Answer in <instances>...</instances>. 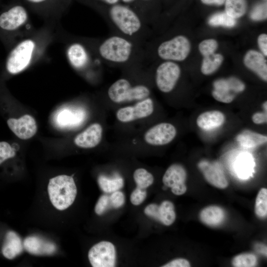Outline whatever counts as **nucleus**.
<instances>
[{
    "instance_id": "obj_1",
    "label": "nucleus",
    "mask_w": 267,
    "mask_h": 267,
    "mask_svg": "<svg viewBox=\"0 0 267 267\" xmlns=\"http://www.w3.org/2000/svg\"><path fill=\"white\" fill-rule=\"evenodd\" d=\"M38 38H26L14 43L10 48L4 61V69L10 75L17 74L35 61L40 49Z\"/></svg>"
},
{
    "instance_id": "obj_2",
    "label": "nucleus",
    "mask_w": 267,
    "mask_h": 267,
    "mask_svg": "<svg viewBox=\"0 0 267 267\" xmlns=\"http://www.w3.org/2000/svg\"><path fill=\"white\" fill-rule=\"evenodd\" d=\"M28 19V10L21 0L0 12V40L6 49L14 44L18 31Z\"/></svg>"
},
{
    "instance_id": "obj_3",
    "label": "nucleus",
    "mask_w": 267,
    "mask_h": 267,
    "mask_svg": "<svg viewBox=\"0 0 267 267\" xmlns=\"http://www.w3.org/2000/svg\"><path fill=\"white\" fill-rule=\"evenodd\" d=\"M47 191L52 205L56 209L62 211L73 203L77 189L73 178L62 175L49 179Z\"/></svg>"
},
{
    "instance_id": "obj_4",
    "label": "nucleus",
    "mask_w": 267,
    "mask_h": 267,
    "mask_svg": "<svg viewBox=\"0 0 267 267\" xmlns=\"http://www.w3.org/2000/svg\"><path fill=\"white\" fill-rule=\"evenodd\" d=\"M107 93L111 101L119 103L144 99L148 97L150 92L145 86L132 87L128 80L120 79L110 86Z\"/></svg>"
},
{
    "instance_id": "obj_5",
    "label": "nucleus",
    "mask_w": 267,
    "mask_h": 267,
    "mask_svg": "<svg viewBox=\"0 0 267 267\" xmlns=\"http://www.w3.org/2000/svg\"><path fill=\"white\" fill-rule=\"evenodd\" d=\"M108 13L111 20L124 34L132 36L141 28V20L129 6L117 3L109 5Z\"/></svg>"
},
{
    "instance_id": "obj_6",
    "label": "nucleus",
    "mask_w": 267,
    "mask_h": 267,
    "mask_svg": "<svg viewBox=\"0 0 267 267\" xmlns=\"http://www.w3.org/2000/svg\"><path fill=\"white\" fill-rule=\"evenodd\" d=\"M132 47V44L128 40L114 36L108 38L100 45L98 52L100 55L107 61L124 63L129 59Z\"/></svg>"
},
{
    "instance_id": "obj_7",
    "label": "nucleus",
    "mask_w": 267,
    "mask_h": 267,
    "mask_svg": "<svg viewBox=\"0 0 267 267\" xmlns=\"http://www.w3.org/2000/svg\"><path fill=\"white\" fill-rule=\"evenodd\" d=\"M190 44L184 36H178L163 42L157 50L159 56L169 61H182L189 53Z\"/></svg>"
},
{
    "instance_id": "obj_8",
    "label": "nucleus",
    "mask_w": 267,
    "mask_h": 267,
    "mask_svg": "<svg viewBox=\"0 0 267 267\" xmlns=\"http://www.w3.org/2000/svg\"><path fill=\"white\" fill-rule=\"evenodd\" d=\"M213 97L219 102L229 103L234 99L236 93L243 91L245 84L235 77L217 80L213 83Z\"/></svg>"
},
{
    "instance_id": "obj_9",
    "label": "nucleus",
    "mask_w": 267,
    "mask_h": 267,
    "mask_svg": "<svg viewBox=\"0 0 267 267\" xmlns=\"http://www.w3.org/2000/svg\"><path fill=\"white\" fill-rule=\"evenodd\" d=\"M116 250L114 245L108 241H101L89 250L88 258L93 267H113L116 263Z\"/></svg>"
},
{
    "instance_id": "obj_10",
    "label": "nucleus",
    "mask_w": 267,
    "mask_h": 267,
    "mask_svg": "<svg viewBox=\"0 0 267 267\" xmlns=\"http://www.w3.org/2000/svg\"><path fill=\"white\" fill-rule=\"evenodd\" d=\"M180 75V69L176 63L168 61L161 64L156 71L155 81L159 89L168 93L175 88Z\"/></svg>"
},
{
    "instance_id": "obj_11",
    "label": "nucleus",
    "mask_w": 267,
    "mask_h": 267,
    "mask_svg": "<svg viewBox=\"0 0 267 267\" xmlns=\"http://www.w3.org/2000/svg\"><path fill=\"white\" fill-rule=\"evenodd\" d=\"M71 0H21L33 11L46 17L60 16L66 9Z\"/></svg>"
},
{
    "instance_id": "obj_12",
    "label": "nucleus",
    "mask_w": 267,
    "mask_h": 267,
    "mask_svg": "<svg viewBox=\"0 0 267 267\" xmlns=\"http://www.w3.org/2000/svg\"><path fill=\"white\" fill-rule=\"evenodd\" d=\"M154 111V103L152 99L147 97L133 106H127L118 109L117 119L120 122H130L149 116Z\"/></svg>"
},
{
    "instance_id": "obj_13",
    "label": "nucleus",
    "mask_w": 267,
    "mask_h": 267,
    "mask_svg": "<svg viewBox=\"0 0 267 267\" xmlns=\"http://www.w3.org/2000/svg\"><path fill=\"white\" fill-rule=\"evenodd\" d=\"M186 172L184 168L179 164H174L165 172L162 181L165 186L171 188L173 194L181 195L186 191Z\"/></svg>"
},
{
    "instance_id": "obj_14",
    "label": "nucleus",
    "mask_w": 267,
    "mask_h": 267,
    "mask_svg": "<svg viewBox=\"0 0 267 267\" xmlns=\"http://www.w3.org/2000/svg\"><path fill=\"white\" fill-rule=\"evenodd\" d=\"M176 134L177 130L173 125L161 123L148 130L144 134V139L149 144L160 146L171 142Z\"/></svg>"
},
{
    "instance_id": "obj_15",
    "label": "nucleus",
    "mask_w": 267,
    "mask_h": 267,
    "mask_svg": "<svg viewBox=\"0 0 267 267\" xmlns=\"http://www.w3.org/2000/svg\"><path fill=\"white\" fill-rule=\"evenodd\" d=\"M198 168L206 181L212 185L220 189L228 186V182L225 174L218 163L202 160L198 163Z\"/></svg>"
},
{
    "instance_id": "obj_16",
    "label": "nucleus",
    "mask_w": 267,
    "mask_h": 267,
    "mask_svg": "<svg viewBox=\"0 0 267 267\" xmlns=\"http://www.w3.org/2000/svg\"><path fill=\"white\" fill-rule=\"evenodd\" d=\"M144 212L147 216L167 226L173 224L176 219L174 205L168 200L163 201L160 205L150 204L145 207Z\"/></svg>"
},
{
    "instance_id": "obj_17",
    "label": "nucleus",
    "mask_w": 267,
    "mask_h": 267,
    "mask_svg": "<svg viewBox=\"0 0 267 267\" xmlns=\"http://www.w3.org/2000/svg\"><path fill=\"white\" fill-rule=\"evenodd\" d=\"M7 124L11 131L21 139H28L37 132L36 122L30 115H24L19 119H9Z\"/></svg>"
},
{
    "instance_id": "obj_18",
    "label": "nucleus",
    "mask_w": 267,
    "mask_h": 267,
    "mask_svg": "<svg viewBox=\"0 0 267 267\" xmlns=\"http://www.w3.org/2000/svg\"><path fill=\"white\" fill-rule=\"evenodd\" d=\"M102 136V128L100 124L94 123L78 134L74 142L78 147L90 148L96 146L100 142Z\"/></svg>"
},
{
    "instance_id": "obj_19",
    "label": "nucleus",
    "mask_w": 267,
    "mask_h": 267,
    "mask_svg": "<svg viewBox=\"0 0 267 267\" xmlns=\"http://www.w3.org/2000/svg\"><path fill=\"white\" fill-rule=\"evenodd\" d=\"M23 247L28 252L35 255H51L56 249L54 243L36 236L26 238Z\"/></svg>"
},
{
    "instance_id": "obj_20",
    "label": "nucleus",
    "mask_w": 267,
    "mask_h": 267,
    "mask_svg": "<svg viewBox=\"0 0 267 267\" xmlns=\"http://www.w3.org/2000/svg\"><path fill=\"white\" fill-rule=\"evenodd\" d=\"M245 66L256 73L264 81L267 80V61L263 54L255 50H250L244 57Z\"/></svg>"
},
{
    "instance_id": "obj_21",
    "label": "nucleus",
    "mask_w": 267,
    "mask_h": 267,
    "mask_svg": "<svg viewBox=\"0 0 267 267\" xmlns=\"http://www.w3.org/2000/svg\"><path fill=\"white\" fill-rule=\"evenodd\" d=\"M23 249L20 236L14 231H8L1 248L3 256L9 260L13 259L22 253Z\"/></svg>"
},
{
    "instance_id": "obj_22",
    "label": "nucleus",
    "mask_w": 267,
    "mask_h": 267,
    "mask_svg": "<svg viewBox=\"0 0 267 267\" xmlns=\"http://www.w3.org/2000/svg\"><path fill=\"white\" fill-rule=\"evenodd\" d=\"M224 114L218 110L204 112L197 118L196 124L198 127L204 130H211L222 126L224 123Z\"/></svg>"
},
{
    "instance_id": "obj_23",
    "label": "nucleus",
    "mask_w": 267,
    "mask_h": 267,
    "mask_svg": "<svg viewBox=\"0 0 267 267\" xmlns=\"http://www.w3.org/2000/svg\"><path fill=\"white\" fill-rule=\"evenodd\" d=\"M67 55L71 65L76 69H81L87 64L88 54L84 46L75 43L71 44L67 50Z\"/></svg>"
},
{
    "instance_id": "obj_24",
    "label": "nucleus",
    "mask_w": 267,
    "mask_h": 267,
    "mask_svg": "<svg viewBox=\"0 0 267 267\" xmlns=\"http://www.w3.org/2000/svg\"><path fill=\"white\" fill-rule=\"evenodd\" d=\"M225 218V213L223 209L215 205L204 208L200 213L201 222L209 226L219 225L223 222Z\"/></svg>"
},
{
    "instance_id": "obj_25",
    "label": "nucleus",
    "mask_w": 267,
    "mask_h": 267,
    "mask_svg": "<svg viewBox=\"0 0 267 267\" xmlns=\"http://www.w3.org/2000/svg\"><path fill=\"white\" fill-rule=\"evenodd\" d=\"M236 140L241 146L252 148L266 143L267 137L266 135L247 130L239 134L236 137Z\"/></svg>"
},
{
    "instance_id": "obj_26",
    "label": "nucleus",
    "mask_w": 267,
    "mask_h": 267,
    "mask_svg": "<svg viewBox=\"0 0 267 267\" xmlns=\"http://www.w3.org/2000/svg\"><path fill=\"white\" fill-rule=\"evenodd\" d=\"M98 184L100 189L106 193H111L119 190L124 186V179L119 175L111 177L99 175L97 178Z\"/></svg>"
},
{
    "instance_id": "obj_27",
    "label": "nucleus",
    "mask_w": 267,
    "mask_h": 267,
    "mask_svg": "<svg viewBox=\"0 0 267 267\" xmlns=\"http://www.w3.org/2000/svg\"><path fill=\"white\" fill-rule=\"evenodd\" d=\"M203 57L201 71L205 75H209L215 72L223 61V56L221 54L214 53Z\"/></svg>"
},
{
    "instance_id": "obj_28",
    "label": "nucleus",
    "mask_w": 267,
    "mask_h": 267,
    "mask_svg": "<svg viewBox=\"0 0 267 267\" xmlns=\"http://www.w3.org/2000/svg\"><path fill=\"white\" fill-rule=\"evenodd\" d=\"M225 12L236 19L242 16L246 12V0H225Z\"/></svg>"
},
{
    "instance_id": "obj_29",
    "label": "nucleus",
    "mask_w": 267,
    "mask_h": 267,
    "mask_svg": "<svg viewBox=\"0 0 267 267\" xmlns=\"http://www.w3.org/2000/svg\"><path fill=\"white\" fill-rule=\"evenodd\" d=\"M133 177L137 187L142 189L148 187L154 181L153 175L143 168L135 170L134 173Z\"/></svg>"
},
{
    "instance_id": "obj_30",
    "label": "nucleus",
    "mask_w": 267,
    "mask_h": 267,
    "mask_svg": "<svg viewBox=\"0 0 267 267\" xmlns=\"http://www.w3.org/2000/svg\"><path fill=\"white\" fill-rule=\"evenodd\" d=\"M255 212L256 216L261 219L265 218L267 215V189L261 188L256 197Z\"/></svg>"
},
{
    "instance_id": "obj_31",
    "label": "nucleus",
    "mask_w": 267,
    "mask_h": 267,
    "mask_svg": "<svg viewBox=\"0 0 267 267\" xmlns=\"http://www.w3.org/2000/svg\"><path fill=\"white\" fill-rule=\"evenodd\" d=\"M209 24L212 26L232 27L236 24L235 19L228 15L225 12H219L212 15L209 19Z\"/></svg>"
},
{
    "instance_id": "obj_32",
    "label": "nucleus",
    "mask_w": 267,
    "mask_h": 267,
    "mask_svg": "<svg viewBox=\"0 0 267 267\" xmlns=\"http://www.w3.org/2000/svg\"><path fill=\"white\" fill-rule=\"evenodd\" d=\"M232 264L235 267H253L257 264V258L252 253L241 254L233 258Z\"/></svg>"
},
{
    "instance_id": "obj_33",
    "label": "nucleus",
    "mask_w": 267,
    "mask_h": 267,
    "mask_svg": "<svg viewBox=\"0 0 267 267\" xmlns=\"http://www.w3.org/2000/svg\"><path fill=\"white\" fill-rule=\"evenodd\" d=\"M218 47V44L214 39H207L201 42L199 45V50L203 56L215 53Z\"/></svg>"
},
{
    "instance_id": "obj_34",
    "label": "nucleus",
    "mask_w": 267,
    "mask_h": 267,
    "mask_svg": "<svg viewBox=\"0 0 267 267\" xmlns=\"http://www.w3.org/2000/svg\"><path fill=\"white\" fill-rule=\"evenodd\" d=\"M252 168V162L248 155H243L239 159L237 164V170L239 175L242 177L248 176Z\"/></svg>"
},
{
    "instance_id": "obj_35",
    "label": "nucleus",
    "mask_w": 267,
    "mask_h": 267,
    "mask_svg": "<svg viewBox=\"0 0 267 267\" xmlns=\"http://www.w3.org/2000/svg\"><path fill=\"white\" fill-rule=\"evenodd\" d=\"M15 154L14 148L8 143L0 141V164L6 160L13 157Z\"/></svg>"
},
{
    "instance_id": "obj_36",
    "label": "nucleus",
    "mask_w": 267,
    "mask_h": 267,
    "mask_svg": "<svg viewBox=\"0 0 267 267\" xmlns=\"http://www.w3.org/2000/svg\"><path fill=\"white\" fill-rule=\"evenodd\" d=\"M110 208H111V206L109 196L103 194L99 198L95 205L94 211L97 215H101Z\"/></svg>"
},
{
    "instance_id": "obj_37",
    "label": "nucleus",
    "mask_w": 267,
    "mask_h": 267,
    "mask_svg": "<svg viewBox=\"0 0 267 267\" xmlns=\"http://www.w3.org/2000/svg\"><path fill=\"white\" fill-rule=\"evenodd\" d=\"M267 3H263L256 5L252 9L251 18L255 21H259L267 18Z\"/></svg>"
},
{
    "instance_id": "obj_38",
    "label": "nucleus",
    "mask_w": 267,
    "mask_h": 267,
    "mask_svg": "<svg viewBox=\"0 0 267 267\" xmlns=\"http://www.w3.org/2000/svg\"><path fill=\"white\" fill-rule=\"evenodd\" d=\"M146 191L145 189H142L136 187L133 190L130 196L131 203L135 206L141 204L146 197Z\"/></svg>"
},
{
    "instance_id": "obj_39",
    "label": "nucleus",
    "mask_w": 267,
    "mask_h": 267,
    "mask_svg": "<svg viewBox=\"0 0 267 267\" xmlns=\"http://www.w3.org/2000/svg\"><path fill=\"white\" fill-rule=\"evenodd\" d=\"M109 199L111 208L115 209L122 207L125 202V197L124 193L119 190L111 193L109 196Z\"/></svg>"
},
{
    "instance_id": "obj_40",
    "label": "nucleus",
    "mask_w": 267,
    "mask_h": 267,
    "mask_svg": "<svg viewBox=\"0 0 267 267\" xmlns=\"http://www.w3.org/2000/svg\"><path fill=\"white\" fill-rule=\"evenodd\" d=\"M162 267H189L190 264L189 261L185 259L178 258L171 261Z\"/></svg>"
},
{
    "instance_id": "obj_41",
    "label": "nucleus",
    "mask_w": 267,
    "mask_h": 267,
    "mask_svg": "<svg viewBox=\"0 0 267 267\" xmlns=\"http://www.w3.org/2000/svg\"><path fill=\"white\" fill-rule=\"evenodd\" d=\"M252 120L253 122L256 124H261L267 123V112L265 111L256 112L252 115Z\"/></svg>"
},
{
    "instance_id": "obj_42",
    "label": "nucleus",
    "mask_w": 267,
    "mask_h": 267,
    "mask_svg": "<svg viewBox=\"0 0 267 267\" xmlns=\"http://www.w3.org/2000/svg\"><path fill=\"white\" fill-rule=\"evenodd\" d=\"M259 46L264 55H267V35L261 34L258 39Z\"/></svg>"
},
{
    "instance_id": "obj_43",
    "label": "nucleus",
    "mask_w": 267,
    "mask_h": 267,
    "mask_svg": "<svg viewBox=\"0 0 267 267\" xmlns=\"http://www.w3.org/2000/svg\"><path fill=\"white\" fill-rule=\"evenodd\" d=\"M88 2H100L108 5H113L119 3L120 0H84Z\"/></svg>"
},
{
    "instance_id": "obj_44",
    "label": "nucleus",
    "mask_w": 267,
    "mask_h": 267,
    "mask_svg": "<svg viewBox=\"0 0 267 267\" xmlns=\"http://www.w3.org/2000/svg\"><path fill=\"white\" fill-rule=\"evenodd\" d=\"M225 0H201V1L204 4H216V5H222L224 3Z\"/></svg>"
},
{
    "instance_id": "obj_45",
    "label": "nucleus",
    "mask_w": 267,
    "mask_h": 267,
    "mask_svg": "<svg viewBox=\"0 0 267 267\" xmlns=\"http://www.w3.org/2000/svg\"><path fill=\"white\" fill-rule=\"evenodd\" d=\"M149 0H120V1H122L123 3L125 4H132L135 3L136 1L146 2Z\"/></svg>"
},
{
    "instance_id": "obj_46",
    "label": "nucleus",
    "mask_w": 267,
    "mask_h": 267,
    "mask_svg": "<svg viewBox=\"0 0 267 267\" xmlns=\"http://www.w3.org/2000/svg\"><path fill=\"white\" fill-rule=\"evenodd\" d=\"M263 107L264 108V111L267 112V102L265 101L263 104Z\"/></svg>"
}]
</instances>
